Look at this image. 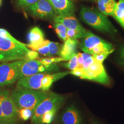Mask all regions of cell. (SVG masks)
<instances>
[{"instance_id": "cell-1", "label": "cell", "mask_w": 124, "mask_h": 124, "mask_svg": "<svg viewBox=\"0 0 124 124\" xmlns=\"http://www.w3.org/2000/svg\"><path fill=\"white\" fill-rule=\"evenodd\" d=\"M49 92L17 87L11 93V97L18 109L28 108L35 111L41 102L46 98Z\"/></svg>"}, {"instance_id": "cell-2", "label": "cell", "mask_w": 124, "mask_h": 124, "mask_svg": "<svg viewBox=\"0 0 124 124\" xmlns=\"http://www.w3.org/2000/svg\"><path fill=\"white\" fill-rule=\"evenodd\" d=\"M80 15L83 21L99 31L107 33L116 31L106 16L96 8L82 7Z\"/></svg>"}, {"instance_id": "cell-3", "label": "cell", "mask_w": 124, "mask_h": 124, "mask_svg": "<svg viewBox=\"0 0 124 124\" xmlns=\"http://www.w3.org/2000/svg\"><path fill=\"white\" fill-rule=\"evenodd\" d=\"M30 51L26 46L19 44L0 37V62H13L24 59Z\"/></svg>"}, {"instance_id": "cell-4", "label": "cell", "mask_w": 124, "mask_h": 124, "mask_svg": "<svg viewBox=\"0 0 124 124\" xmlns=\"http://www.w3.org/2000/svg\"><path fill=\"white\" fill-rule=\"evenodd\" d=\"M28 60L2 62L0 64V87L13 84L19 79L21 67Z\"/></svg>"}, {"instance_id": "cell-5", "label": "cell", "mask_w": 124, "mask_h": 124, "mask_svg": "<svg viewBox=\"0 0 124 124\" xmlns=\"http://www.w3.org/2000/svg\"><path fill=\"white\" fill-rule=\"evenodd\" d=\"M63 96L53 92H49L48 96L40 103L36 108L31 117L32 124H40V119L44 114L52 109H59L63 104Z\"/></svg>"}, {"instance_id": "cell-6", "label": "cell", "mask_w": 124, "mask_h": 124, "mask_svg": "<svg viewBox=\"0 0 124 124\" xmlns=\"http://www.w3.org/2000/svg\"><path fill=\"white\" fill-rule=\"evenodd\" d=\"M0 103L5 120L16 123L18 117V109L8 90L0 87Z\"/></svg>"}, {"instance_id": "cell-7", "label": "cell", "mask_w": 124, "mask_h": 124, "mask_svg": "<svg viewBox=\"0 0 124 124\" xmlns=\"http://www.w3.org/2000/svg\"><path fill=\"white\" fill-rule=\"evenodd\" d=\"M59 70V68L56 63L46 67L43 65L39 60H28L21 67L19 79L39 73H50Z\"/></svg>"}, {"instance_id": "cell-8", "label": "cell", "mask_w": 124, "mask_h": 124, "mask_svg": "<svg viewBox=\"0 0 124 124\" xmlns=\"http://www.w3.org/2000/svg\"><path fill=\"white\" fill-rule=\"evenodd\" d=\"M81 79L93 80L102 84H109L110 80L102 63L94 60L87 69L82 71Z\"/></svg>"}, {"instance_id": "cell-9", "label": "cell", "mask_w": 124, "mask_h": 124, "mask_svg": "<svg viewBox=\"0 0 124 124\" xmlns=\"http://www.w3.org/2000/svg\"><path fill=\"white\" fill-rule=\"evenodd\" d=\"M26 9L32 16L41 19L53 20L57 16L53 8L47 0H39Z\"/></svg>"}, {"instance_id": "cell-10", "label": "cell", "mask_w": 124, "mask_h": 124, "mask_svg": "<svg viewBox=\"0 0 124 124\" xmlns=\"http://www.w3.org/2000/svg\"><path fill=\"white\" fill-rule=\"evenodd\" d=\"M47 73H39L18 80L17 87L41 91V82Z\"/></svg>"}, {"instance_id": "cell-11", "label": "cell", "mask_w": 124, "mask_h": 124, "mask_svg": "<svg viewBox=\"0 0 124 124\" xmlns=\"http://www.w3.org/2000/svg\"><path fill=\"white\" fill-rule=\"evenodd\" d=\"M57 16L74 14L75 4L73 0H47Z\"/></svg>"}, {"instance_id": "cell-12", "label": "cell", "mask_w": 124, "mask_h": 124, "mask_svg": "<svg viewBox=\"0 0 124 124\" xmlns=\"http://www.w3.org/2000/svg\"><path fill=\"white\" fill-rule=\"evenodd\" d=\"M28 39L29 44H26L27 47L36 51L45 40L44 35L40 28L34 27L29 32Z\"/></svg>"}, {"instance_id": "cell-13", "label": "cell", "mask_w": 124, "mask_h": 124, "mask_svg": "<svg viewBox=\"0 0 124 124\" xmlns=\"http://www.w3.org/2000/svg\"><path fill=\"white\" fill-rule=\"evenodd\" d=\"M80 44L79 42L75 39H68L62 45L60 53V56L64 61H69L73 56L77 54V46Z\"/></svg>"}, {"instance_id": "cell-14", "label": "cell", "mask_w": 124, "mask_h": 124, "mask_svg": "<svg viewBox=\"0 0 124 124\" xmlns=\"http://www.w3.org/2000/svg\"><path fill=\"white\" fill-rule=\"evenodd\" d=\"M104 40L92 32L88 31L87 35L82 38L80 43V47L85 53L90 54L91 51Z\"/></svg>"}, {"instance_id": "cell-15", "label": "cell", "mask_w": 124, "mask_h": 124, "mask_svg": "<svg viewBox=\"0 0 124 124\" xmlns=\"http://www.w3.org/2000/svg\"><path fill=\"white\" fill-rule=\"evenodd\" d=\"M61 121L62 124H81L80 113L75 107H68L62 114Z\"/></svg>"}, {"instance_id": "cell-16", "label": "cell", "mask_w": 124, "mask_h": 124, "mask_svg": "<svg viewBox=\"0 0 124 124\" xmlns=\"http://www.w3.org/2000/svg\"><path fill=\"white\" fill-rule=\"evenodd\" d=\"M54 22L61 23L67 29L84 30V28L81 25L78 19L73 15H61L56 16L53 18Z\"/></svg>"}, {"instance_id": "cell-17", "label": "cell", "mask_w": 124, "mask_h": 124, "mask_svg": "<svg viewBox=\"0 0 124 124\" xmlns=\"http://www.w3.org/2000/svg\"><path fill=\"white\" fill-rule=\"evenodd\" d=\"M99 11L106 16H113L115 12L117 2L115 0H98Z\"/></svg>"}, {"instance_id": "cell-18", "label": "cell", "mask_w": 124, "mask_h": 124, "mask_svg": "<svg viewBox=\"0 0 124 124\" xmlns=\"http://www.w3.org/2000/svg\"><path fill=\"white\" fill-rule=\"evenodd\" d=\"M77 60L78 65L77 68L79 69L82 71L87 69L94 61L92 55L85 53H77Z\"/></svg>"}, {"instance_id": "cell-19", "label": "cell", "mask_w": 124, "mask_h": 124, "mask_svg": "<svg viewBox=\"0 0 124 124\" xmlns=\"http://www.w3.org/2000/svg\"><path fill=\"white\" fill-rule=\"evenodd\" d=\"M87 32L88 31L85 29L84 30L67 29V36L68 39H82L87 35Z\"/></svg>"}, {"instance_id": "cell-20", "label": "cell", "mask_w": 124, "mask_h": 124, "mask_svg": "<svg viewBox=\"0 0 124 124\" xmlns=\"http://www.w3.org/2000/svg\"><path fill=\"white\" fill-rule=\"evenodd\" d=\"M113 17L119 23L124 18V0H119L117 3L115 12Z\"/></svg>"}, {"instance_id": "cell-21", "label": "cell", "mask_w": 124, "mask_h": 124, "mask_svg": "<svg viewBox=\"0 0 124 124\" xmlns=\"http://www.w3.org/2000/svg\"><path fill=\"white\" fill-rule=\"evenodd\" d=\"M54 28L58 36L63 41H66L68 38L67 36V29L61 23L55 22L53 25Z\"/></svg>"}, {"instance_id": "cell-22", "label": "cell", "mask_w": 124, "mask_h": 124, "mask_svg": "<svg viewBox=\"0 0 124 124\" xmlns=\"http://www.w3.org/2000/svg\"><path fill=\"white\" fill-rule=\"evenodd\" d=\"M58 109L55 108L46 112L42 115L40 119V124H49L51 123L54 118L55 115Z\"/></svg>"}, {"instance_id": "cell-23", "label": "cell", "mask_w": 124, "mask_h": 124, "mask_svg": "<svg viewBox=\"0 0 124 124\" xmlns=\"http://www.w3.org/2000/svg\"><path fill=\"white\" fill-rule=\"evenodd\" d=\"M48 46L49 47L50 56L59 55L62 48V45L60 44L58 42L50 41Z\"/></svg>"}, {"instance_id": "cell-24", "label": "cell", "mask_w": 124, "mask_h": 124, "mask_svg": "<svg viewBox=\"0 0 124 124\" xmlns=\"http://www.w3.org/2000/svg\"><path fill=\"white\" fill-rule=\"evenodd\" d=\"M0 37L8 40H11V41H13L14 42L17 43L19 44L22 45L24 46H26V44L23 43L22 42L18 41L16 40L15 38H14L13 36H12L8 31L6 30H5L4 29L0 28Z\"/></svg>"}, {"instance_id": "cell-25", "label": "cell", "mask_w": 124, "mask_h": 124, "mask_svg": "<svg viewBox=\"0 0 124 124\" xmlns=\"http://www.w3.org/2000/svg\"><path fill=\"white\" fill-rule=\"evenodd\" d=\"M34 111L28 108H21L18 110V117L22 120L26 121L32 117Z\"/></svg>"}, {"instance_id": "cell-26", "label": "cell", "mask_w": 124, "mask_h": 124, "mask_svg": "<svg viewBox=\"0 0 124 124\" xmlns=\"http://www.w3.org/2000/svg\"><path fill=\"white\" fill-rule=\"evenodd\" d=\"M50 40H44L42 42V44L40 46L39 48L37 49L36 51L39 52L40 54L46 56H50L49 47L48 46Z\"/></svg>"}, {"instance_id": "cell-27", "label": "cell", "mask_w": 124, "mask_h": 124, "mask_svg": "<svg viewBox=\"0 0 124 124\" xmlns=\"http://www.w3.org/2000/svg\"><path fill=\"white\" fill-rule=\"evenodd\" d=\"M39 60L43 65L46 67H49L53 63L64 61V60L61 57L40 58Z\"/></svg>"}, {"instance_id": "cell-28", "label": "cell", "mask_w": 124, "mask_h": 124, "mask_svg": "<svg viewBox=\"0 0 124 124\" xmlns=\"http://www.w3.org/2000/svg\"><path fill=\"white\" fill-rule=\"evenodd\" d=\"M69 61L63 64V65L67 69L73 70L77 68L78 65V60H77V53L73 56L69 60Z\"/></svg>"}, {"instance_id": "cell-29", "label": "cell", "mask_w": 124, "mask_h": 124, "mask_svg": "<svg viewBox=\"0 0 124 124\" xmlns=\"http://www.w3.org/2000/svg\"><path fill=\"white\" fill-rule=\"evenodd\" d=\"M114 50H112L110 52H105V53H102L98 54H95V55H93L94 59L97 61V62L102 63L104 61V60L110 54L113 52Z\"/></svg>"}, {"instance_id": "cell-30", "label": "cell", "mask_w": 124, "mask_h": 124, "mask_svg": "<svg viewBox=\"0 0 124 124\" xmlns=\"http://www.w3.org/2000/svg\"><path fill=\"white\" fill-rule=\"evenodd\" d=\"M39 0H17V4L19 7L25 8L34 4Z\"/></svg>"}, {"instance_id": "cell-31", "label": "cell", "mask_w": 124, "mask_h": 124, "mask_svg": "<svg viewBox=\"0 0 124 124\" xmlns=\"http://www.w3.org/2000/svg\"><path fill=\"white\" fill-rule=\"evenodd\" d=\"M39 56V54L35 51H30L27 55L26 59L28 60L36 59Z\"/></svg>"}, {"instance_id": "cell-32", "label": "cell", "mask_w": 124, "mask_h": 124, "mask_svg": "<svg viewBox=\"0 0 124 124\" xmlns=\"http://www.w3.org/2000/svg\"><path fill=\"white\" fill-rule=\"evenodd\" d=\"M120 59L121 61V62L124 65V46L121 49V52H120Z\"/></svg>"}, {"instance_id": "cell-33", "label": "cell", "mask_w": 124, "mask_h": 124, "mask_svg": "<svg viewBox=\"0 0 124 124\" xmlns=\"http://www.w3.org/2000/svg\"><path fill=\"white\" fill-rule=\"evenodd\" d=\"M6 121L5 120L4 116L2 113V111L1 110V106H0V122H4Z\"/></svg>"}, {"instance_id": "cell-34", "label": "cell", "mask_w": 124, "mask_h": 124, "mask_svg": "<svg viewBox=\"0 0 124 124\" xmlns=\"http://www.w3.org/2000/svg\"><path fill=\"white\" fill-rule=\"evenodd\" d=\"M0 124H16V123H12L10 122H8V121H4L2 122H0Z\"/></svg>"}, {"instance_id": "cell-35", "label": "cell", "mask_w": 124, "mask_h": 124, "mask_svg": "<svg viewBox=\"0 0 124 124\" xmlns=\"http://www.w3.org/2000/svg\"><path fill=\"white\" fill-rule=\"evenodd\" d=\"M98 124V123H96V122H94V124Z\"/></svg>"}, {"instance_id": "cell-36", "label": "cell", "mask_w": 124, "mask_h": 124, "mask_svg": "<svg viewBox=\"0 0 124 124\" xmlns=\"http://www.w3.org/2000/svg\"><path fill=\"white\" fill-rule=\"evenodd\" d=\"M1 0H0V5H1Z\"/></svg>"}]
</instances>
